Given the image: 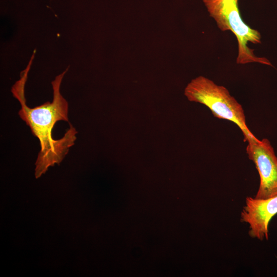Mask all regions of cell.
Returning <instances> with one entry per match:
<instances>
[{
	"label": "cell",
	"mask_w": 277,
	"mask_h": 277,
	"mask_svg": "<svg viewBox=\"0 0 277 277\" xmlns=\"http://www.w3.org/2000/svg\"><path fill=\"white\" fill-rule=\"evenodd\" d=\"M34 54L26 68L21 72L20 79L12 86L11 92L21 105L19 117L39 141L41 149L35 169V176L37 179L49 167L61 163L74 144L77 132L69 123L68 103L60 92L61 84L68 68L51 83L53 90L51 103L46 102L34 108H30L26 104L25 86Z\"/></svg>",
	"instance_id": "obj_1"
},
{
	"label": "cell",
	"mask_w": 277,
	"mask_h": 277,
	"mask_svg": "<svg viewBox=\"0 0 277 277\" xmlns=\"http://www.w3.org/2000/svg\"><path fill=\"white\" fill-rule=\"evenodd\" d=\"M184 94L189 101L207 106L214 117L235 123L242 131L244 142L256 137L246 125L242 105L225 87L200 76L188 84Z\"/></svg>",
	"instance_id": "obj_2"
},
{
	"label": "cell",
	"mask_w": 277,
	"mask_h": 277,
	"mask_svg": "<svg viewBox=\"0 0 277 277\" xmlns=\"http://www.w3.org/2000/svg\"><path fill=\"white\" fill-rule=\"evenodd\" d=\"M209 15L215 21L222 31H231L236 36L238 43L236 63L245 64L257 62L272 66L265 57H258L250 49L247 43L261 44V35L256 30L252 29L243 21L241 16L238 0H203Z\"/></svg>",
	"instance_id": "obj_3"
},
{
	"label": "cell",
	"mask_w": 277,
	"mask_h": 277,
	"mask_svg": "<svg viewBox=\"0 0 277 277\" xmlns=\"http://www.w3.org/2000/svg\"><path fill=\"white\" fill-rule=\"evenodd\" d=\"M246 153L254 163L260 183L255 196L267 199L277 195V157L269 141L256 137L247 140Z\"/></svg>",
	"instance_id": "obj_4"
},
{
	"label": "cell",
	"mask_w": 277,
	"mask_h": 277,
	"mask_svg": "<svg viewBox=\"0 0 277 277\" xmlns=\"http://www.w3.org/2000/svg\"><path fill=\"white\" fill-rule=\"evenodd\" d=\"M277 214V195L267 199L247 197L241 221L249 225V235L261 241L268 239V225Z\"/></svg>",
	"instance_id": "obj_5"
}]
</instances>
